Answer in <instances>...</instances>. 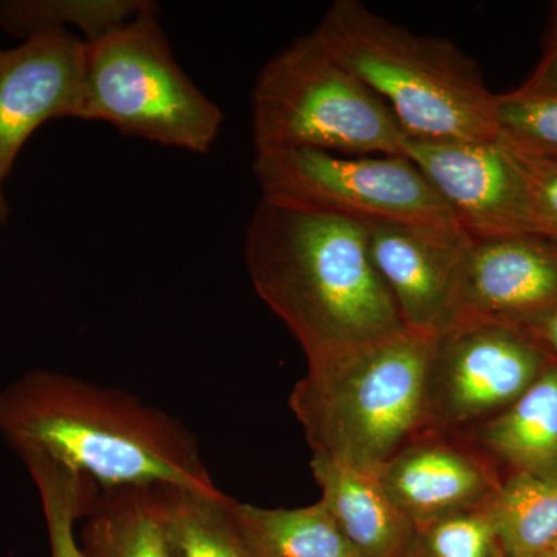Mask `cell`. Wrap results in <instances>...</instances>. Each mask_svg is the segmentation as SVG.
Here are the masks:
<instances>
[{
	"mask_svg": "<svg viewBox=\"0 0 557 557\" xmlns=\"http://www.w3.org/2000/svg\"><path fill=\"white\" fill-rule=\"evenodd\" d=\"M244 255L252 287L298 341L307 364L408 329L361 223L260 199Z\"/></svg>",
	"mask_w": 557,
	"mask_h": 557,
	"instance_id": "1",
	"label": "cell"
},
{
	"mask_svg": "<svg viewBox=\"0 0 557 557\" xmlns=\"http://www.w3.org/2000/svg\"><path fill=\"white\" fill-rule=\"evenodd\" d=\"M0 432L101 491L172 486L219 496L188 429L141 399L90 381L32 370L0 392Z\"/></svg>",
	"mask_w": 557,
	"mask_h": 557,
	"instance_id": "2",
	"label": "cell"
},
{
	"mask_svg": "<svg viewBox=\"0 0 557 557\" xmlns=\"http://www.w3.org/2000/svg\"><path fill=\"white\" fill-rule=\"evenodd\" d=\"M313 32L391 109L409 137L497 139L496 94L449 40L417 35L358 0H336Z\"/></svg>",
	"mask_w": 557,
	"mask_h": 557,
	"instance_id": "3",
	"label": "cell"
},
{
	"mask_svg": "<svg viewBox=\"0 0 557 557\" xmlns=\"http://www.w3.org/2000/svg\"><path fill=\"white\" fill-rule=\"evenodd\" d=\"M435 335L405 329L310 362L289 395L313 457L379 474L426 429V375Z\"/></svg>",
	"mask_w": 557,
	"mask_h": 557,
	"instance_id": "4",
	"label": "cell"
},
{
	"mask_svg": "<svg viewBox=\"0 0 557 557\" xmlns=\"http://www.w3.org/2000/svg\"><path fill=\"white\" fill-rule=\"evenodd\" d=\"M256 153L313 149L405 157L408 134L391 109L318 38L271 58L252 90Z\"/></svg>",
	"mask_w": 557,
	"mask_h": 557,
	"instance_id": "5",
	"label": "cell"
},
{
	"mask_svg": "<svg viewBox=\"0 0 557 557\" xmlns=\"http://www.w3.org/2000/svg\"><path fill=\"white\" fill-rule=\"evenodd\" d=\"M79 120L106 121L123 134L207 153L223 113L175 61L152 7L86 40Z\"/></svg>",
	"mask_w": 557,
	"mask_h": 557,
	"instance_id": "6",
	"label": "cell"
},
{
	"mask_svg": "<svg viewBox=\"0 0 557 557\" xmlns=\"http://www.w3.org/2000/svg\"><path fill=\"white\" fill-rule=\"evenodd\" d=\"M262 199L351 222L456 225L416 164L398 156L295 149L256 153Z\"/></svg>",
	"mask_w": 557,
	"mask_h": 557,
	"instance_id": "7",
	"label": "cell"
},
{
	"mask_svg": "<svg viewBox=\"0 0 557 557\" xmlns=\"http://www.w3.org/2000/svg\"><path fill=\"white\" fill-rule=\"evenodd\" d=\"M553 361L527 327L463 321L435 335L426 375V429L465 432L516 401Z\"/></svg>",
	"mask_w": 557,
	"mask_h": 557,
	"instance_id": "8",
	"label": "cell"
},
{
	"mask_svg": "<svg viewBox=\"0 0 557 557\" xmlns=\"http://www.w3.org/2000/svg\"><path fill=\"white\" fill-rule=\"evenodd\" d=\"M412 161L471 239L539 234L536 211L518 157L500 139H406ZM541 236V234H539Z\"/></svg>",
	"mask_w": 557,
	"mask_h": 557,
	"instance_id": "9",
	"label": "cell"
},
{
	"mask_svg": "<svg viewBox=\"0 0 557 557\" xmlns=\"http://www.w3.org/2000/svg\"><path fill=\"white\" fill-rule=\"evenodd\" d=\"M84 61L86 40L67 30L0 49V220L10 212L3 185L28 138L51 120H79Z\"/></svg>",
	"mask_w": 557,
	"mask_h": 557,
	"instance_id": "10",
	"label": "cell"
},
{
	"mask_svg": "<svg viewBox=\"0 0 557 557\" xmlns=\"http://www.w3.org/2000/svg\"><path fill=\"white\" fill-rule=\"evenodd\" d=\"M370 258L406 327L438 335L453 324L471 237L456 225L370 223Z\"/></svg>",
	"mask_w": 557,
	"mask_h": 557,
	"instance_id": "11",
	"label": "cell"
},
{
	"mask_svg": "<svg viewBox=\"0 0 557 557\" xmlns=\"http://www.w3.org/2000/svg\"><path fill=\"white\" fill-rule=\"evenodd\" d=\"M556 304V244L539 234L472 239L450 325L463 321L525 325Z\"/></svg>",
	"mask_w": 557,
	"mask_h": 557,
	"instance_id": "12",
	"label": "cell"
},
{
	"mask_svg": "<svg viewBox=\"0 0 557 557\" xmlns=\"http://www.w3.org/2000/svg\"><path fill=\"white\" fill-rule=\"evenodd\" d=\"M379 479L413 525L483 507L502 479L457 432L424 429L381 468Z\"/></svg>",
	"mask_w": 557,
	"mask_h": 557,
	"instance_id": "13",
	"label": "cell"
},
{
	"mask_svg": "<svg viewBox=\"0 0 557 557\" xmlns=\"http://www.w3.org/2000/svg\"><path fill=\"white\" fill-rule=\"evenodd\" d=\"M460 434L502 480L518 474L557 478L556 359L507 409Z\"/></svg>",
	"mask_w": 557,
	"mask_h": 557,
	"instance_id": "14",
	"label": "cell"
},
{
	"mask_svg": "<svg viewBox=\"0 0 557 557\" xmlns=\"http://www.w3.org/2000/svg\"><path fill=\"white\" fill-rule=\"evenodd\" d=\"M321 502L359 557H403L413 525L381 485L379 474L311 457Z\"/></svg>",
	"mask_w": 557,
	"mask_h": 557,
	"instance_id": "15",
	"label": "cell"
},
{
	"mask_svg": "<svg viewBox=\"0 0 557 557\" xmlns=\"http://www.w3.org/2000/svg\"><path fill=\"white\" fill-rule=\"evenodd\" d=\"M84 519L87 557H171L160 486L100 491Z\"/></svg>",
	"mask_w": 557,
	"mask_h": 557,
	"instance_id": "16",
	"label": "cell"
},
{
	"mask_svg": "<svg viewBox=\"0 0 557 557\" xmlns=\"http://www.w3.org/2000/svg\"><path fill=\"white\" fill-rule=\"evenodd\" d=\"M233 511L255 557H359L321 500L295 509L234 500Z\"/></svg>",
	"mask_w": 557,
	"mask_h": 557,
	"instance_id": "17",
	"label": "cell"
},
{
	"mask_svg": "<svg viewBox=\"0 0 557 557\" xmlns=\"http://www.w3.org/2000/svg\"><path fill=\"white\" fill-rule=\"evenodd\" d=\"M171 557H255L234 518L233 498L160 486Z\"/></svg>",
	"mask_w": 557,
	"mask_h": 557,
	"instance_id": "18",
	"label": "cell"
},
{
	"mask_svg": "<svg viewBox=\"0 0 557 557\" xmlns=\"http://www.w3.org/2000/svg\"><path fill=\"white\" fill-rule=\"evenodd\" d=\"M507 557H537L557 539V478L508 475L491 500Z\"/></svg>",
	"mask_w": 557,
	"mask_h": 557,
	"instance_id": "19",
	"label": "cell"
},
{
	"mask_svg": "<svg viewBox=\"0 0 557 557\" xmlns=\"http://www.w3.org/2000/svg\"><path fill=\"white\" fill-rule=\"evenodd\" d=\"M152 7L138 0H3L0 27L25 39L40 32H70L73 25L90 42Z\"/></svg>",
	"mask_w": 557,
	"mask_h": 557,
	"instance_id": "20",
	"label": "cell"
},
{
	"mask_svg": "<svg viewBox=\"0 0 557 557\" xmlns=\"http://www.w3.org/2000/svg\"><path fill=\"white\" fill-rule=\"evenodd\" d=\"M20 457L38 487L51 557H87L75 536V523L86 518L100 487L44 454L27 450Z\"/></svg>",
	"mask_w": 557,
	"mask_h": 557,
	"instance_id": "21",
	"label": "cell"
},
{
	"mask_svg": "<svg viewBox=\"0 0 557 557\" xmlns=\"http://www.w3.org/2000/svg\"><path fill=\"white\" fill-rule=\"evenodd\" d=\"M490 504L416 525L403 557H507Z\"/></svg>",
	"mask_w": 557,
	"mask_h": 557,
	"instance_id": "22",
	"label": "cell"
},
{
	"mask_svg": "<svg viewBox=\"0 0 557 557\" xmlns=\"http://www.w3.org/2000/svg\"><path fill=\"white\" fill-rule=\"evenodd\" d=\"M496 129L509 148L557 161V95L496 94Z\"/></svg>",
	"mask_w": 557,
	"mask_h": 557,
	"instance_id": "23",
	"label": "cell"
},
{
	"mask_svg": "<svg viewBox=\"0 0 557 557\" xmlns=\"http://www.w3.org/2000/svg\"><path fill=\"white\" fill-rule=\"evenodd\" d=\"M511 150L518 157L530 185L539 234L557 245V161L537 159Z\"/></svg>",
	"mask_w": 557,
	"mask_h": 557,
	"instance_id": "24",
	"label": "cell"
},
{
	"mask_svg": "<svg viewBox=\"0 0 557 557\" xmlns=\"http://www.w3.org/2000/svg\"><path fill=\"white\" fill-rule=\"evenodd\" d=\"M519 90L530 91V94L557 95V5L547 49L542 54L541 61L531 73L530 78L519 87Z\"/></svg>",
	"mask_w": 557,
	"mask_h": 557,
	"instance_id": "25",
	"label": "cell"
},
{
	"mask_svg": "<svg viewBox=\"0 0 557 557\" xmlns=\"http://www.w3.org/2000/svg\"><path fill=\"white\" fill-rule=\"evenodd\" d=\"M523 327L530 330L557 361V304L552 309L531 319Z\"/></svg>",
	"mask_w": 557,
	"mask_h": 557,
	"instance_id": "26",
	"label": "cell"
},
{
	"mask_svg": "<svg viewBox=\"0 0 557 557\" xmlns=\"http://www.w3.org/2000/svg\"><path fill=\"white\" fill-rule=\"evenodd\" d=\"M537 557H557V555H555V553L548 552V553H545V555H541Z\"/></svg>",
	"mask_w": 557,
	"mask_h": 557,
	"instance_id": "27",
	"label": "cell"
},
{
	"mask_svg": "<svg viewBox=\"0 0 557 557\" xmlns=\"http://www.w3.org/2000/svg\"><path fill=\"white\" fill-rule=\"evenodd\" d=\"M549 552L555 553V555H557V539H556L555 544H553L552 549H549Z\"/></svg>",
	"mask_w": 557,
	"mask_h": 557,
	"instance_id": "28",
	"label": "cell"
}]
</instances>
